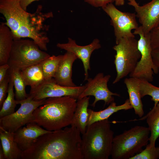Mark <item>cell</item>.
I'll use <instances>...</instances> for the list:
<instances>
[{
	"instance_id": "cell-37",
	"label": "cell",
	"mask_w": 159,
	"mask_h": 159,
	"mask_svg": "<svg viewBox=\"0 0 159 159\" xmlns=\"http://www.w3.org/2000/svg\"><path fill=\"white\" fill-rule=\"evenodd\" d=\"M0 159H5L4 153L1 144H0Z\"/></svg>"
},
{
	"instance_id": "cell-23",
	"label": "cell",
	"mask_w": 159,
	"mask_h": 159,
	"mask_svg": "<svg viewBox=\"0 0 159 159\" xmlns=\"http://www.w3.org/2000/svg\"><path fill=\"white\" fill-rule=\"evenodd\" d=\"M21 73L26 86L31 89L37 87L45 80L41 62L27 67Z\"/></svg>"
},
{
	"instance_id": "cell-38",
	"label": "cell",
	"mask_w": 159,
	"mask_h": 159,
	"mask_svg": "<svg viewBox=\"0 0 159 159\" xmlns=\"http://www.w3.org/2000/svg\"></svg>"
},
{
	"instance_id": "cell-35",
	"label": "cell",
	"mask_w": 159,
	"mask_h": 159,
	"mask_svg": "<svg viewBox=\"0 0 159 159\" xmlns=\"http://www.w3.org/2000/svg\"><path fill=\"white\" fill-rule=\"evenodd\" d=\"M20 3L22 7L25 11H26L28 6L34 1L39 0H19Z\"/></svg>"
},
{
	"instance_id": "cell-16",
	"label": "cell",
	"mask_w": 159,
	"mask_h": 159,
	"mask_svg": "<svg viewBox=\"0 0 159 159\" xmlns=\"http://www.w3.org/2000/svg\"><path fill=\"white\" fill-rule=\"evenodd\" d=\"M51 131L43 128L34 122L29 123L14 132V139L23 152L30 148L40 136Z\"/></svg>"
},
{
	"instance_id": "cell-9",
	"label": "cell",
	"mask_w": 159,
	"mask_h": 159,
	"mask_svg": "<svg viewBox=\"0 0 159 159\" xmlns=\"http://www.w3.org/2000/svg\"><path fill=\"white\" fill-rule=\"evenodd\" d=\"M46 99L35 100L27 95L24 100H16L20 106L12 114L0 118V127L11 132H14L23 125L34 122L33 113L37 107L44 104Z\"/></svg>"
},
{
	"instance_id": "cell-32",
	"label": "cell",
	"mask_w": 159,
	"mask_h": 159,
	"mask_svg": "<svg viewBox=\"0 0 159 159\" xmlns=\"http://www.w3.org/2000/svg\"><path fill=\"white\" fill-rule=\"evenodd\" d=\"M86 3L95 7L102 8L108 4L115 2V0H84Z\"/></svg>"
},
{
	"instance_id": "cell-34",
	"label": "cell",
	"mask_w": 159,
	"mask_h": 159,
	"mask_svg": "<svg viewBox=\"0 0 159 159\" xmlns=\"http://www.w3.org/2000/svg\"><path fill=\"white\" fill-rule=\"evenodd\" d=\"M152 54L153 62L159 69V50H153Z\"/></svg>"
},
{
	"instance_id": "cell-18",
	"label": "cell",
	"mask_w": 159,
	"mask_h": 159,
	"mask_svg": "<svg viewBox=\"0 0 159 159\" xmlns=\"http://www.w3.org/2000/svg\"><path fill=\"white\" fill-rule=\"evenodd\" d=\"M140 80L138 78L130 77L125 78L124 83L127 89L129 99L135 113L141 117L144 115V111L139 87Z\"/></svg>"
},
{
	"instance_id": "cell-11",
	"label": "cell",
	"mask_w": 159,
	"mask_h": 159,
	"mask_svg": "<svg viewBox=\"0 0 159 159\" xmlns=\"http://www.w3.org/2000/svg\"><path fill=\"white\" fill-rule=\"evenodd\" d=\"M85 88V85L66 87L57 84L54 78L45 81L37 87L31 89L27 94L34 100L68 96L77 100Z\"/></svg>"
},
{
	"instance_id": "cell-31",
	"label": "cell",
	"mask_w": 159,
	"mask_h": 159,
	"mask_svg": "<svg viewBox=\"0 0 159 159\" xmlns=\"http://www.w3.org/2000/svg\"><path fill=\"white\" fill-rule=\"evenodd\" d=\"M149 34L153 50H159V25L152 30Z\"/></svg>"
},
{
	"instance_id": "cell-10",
	"label": "cell",
	"mask_w": 159,
	"mask_h": 159,
	"mask_svg": "<svg viewBox=\"0 0 159 159\" xmlns=\"http://www.w3.org/2000/svg\"><path fill=\"white\" fill-rule=\"evenodd\" d=\"M102 9L110 18L111 24L114 29L116 44L122 38L135 37L132 31L139 26L135 13L122 12L112 3L108 4Z\"/></svg>"
},
{
	"instance_id": "cell-21",
	"label": "cell",
	"mask_w": 159,
	"mask_h": 159,
	"mask_svg": "<svg viewBox=\"0 0 159 159\" xmlns=\"http://www.w3.org/2000/svg\"><path fill=\"white\" fill-rule=\"evenodd\" d=\"M14 38L10 29L5 23L0 24V66L8 63Z\"/></svg>"
},
{
	"instance_id": "cell-27",
	"label": "cell",
	"mask_w": 159,
	"mask_h": 159,
	"mask_svg": "<svg viewBox=\"0 0 159 159\" xmlns=\"http://www.w3.org/2000/svg\"><path fill=\"white\" fill-rule=\"evenodd\" d=\"M14 85L11 79L9 85L7 95L3 103L0 111V118L7 116L14 113L17 104L14 99L15 93L14 92Z\"/></svg>"
},
{
	"instance_id": "cell-14",
	"label": "cell",
	"mask_w": 159,
	"mask_h": 159,
	"mask_svg": "<svg viewBox=\"0 0 159 159\" xmlns=\"http://www.w3.org/2000/svg\"><path fill=\"white\" fill-rule=\"evenodd\" d=\"M0 12L5 17V23L14 37L30 14L22 7L19 0H0Z\"/></svg>"
},
{
	"instance_id": "cell-36",
	"label": "cell",
	"mask_w": 159,
	"mask_h": 159,
	"mask_svg": "<svg viewBox=\"0 0 159 159\" xmlns=\"http://www.w3.org/2000/svg\"><path fill=\"white\" fill-rule=\"evenodd\" d=\"M125 0H115V5L116 6H121L123 5L125 3Z\"/></svg>"
},
{
	"instance_id": "cell-26",
	"label": "cell",
	"mask_w": 159,
	"mask_h": 159,
	"mask_svg": "<svg viewBox=\"0 0 159 159\" xmlns=\"http://www.w3.org/2000/svg\"><path fill=\"white\" fill-rule=\"evenodd\" d=\"M63 56H50L41 62L45 80L54 77Z\"/></svg>"
},
{
	"instance_id": "cell-25",
	"label": "cell",
	"mask_w": 159,
	"mask_h": 159,
	"mask_svg": "<svg viewBox=\"0 0 159 159\" xmlns=\"http://www.w3.org/2000/svg\"><path fill=\"white\" fill-rule=\"evenodd\" d=\"M9 71L15 88L16 100H21L26 99L27 97L25 90L26 85L21 75V71L9 68Z\"/></svg>"
},
{
	"instance_id": "cell-17",
	"label": "cell",
	"mask_w": 159,
	"mask_h": 159,
	"mask_svg": "<svg viewBox=\"0 0 159 159\" xmlns=\"http://www.w3.org/2000/svg\"><path fill=\"white\" fill-rule=\"evenodd\" d=\"M77 59L74 54L68 51L63 55L54 77L57 84L66 87L76 86L72 78V69L74 62Z\"/></svg>"
},
{
	"instance_id": "cell-4",
	"label": "cell",
	"mask_w": 159,
	"mask_h": 159,
	"mask_svg": "<svg viewBox=\"0 0 159 159\" xmlns=\"http://www.w3.org/2000/svg\"><path fill=\"white\" fill-rule=\"evenodd\" d=\"M148 127L136 126L114 137L111 154L112 159H130L141 152L148 144Z\"/></svg>"
},
{
	"instance_id": "cell-7",
	"label": "cell",
	"mask_w": 159,
	"mask_h": 159,
	"mask_svg": "<svg viewBox=\"0 0 159 159\" xmlns=\"http://www.w3.org/2000/svg\"><path fill=\"white\" fill-rule=\"evenodd\" d=\"M42 6H39L36 11L29 14L26 20L17 30L14 39L28 38L31 39L42 50H47V44L49 42L44 30L45 19L52 15V13L43 14L41 12Z\"/></svg>"
},
{
	"instance_id": "cell-12",
	"label": "cell",
	"mask_w": 159,
	"mask_h": 159,
	"mask_svg": "<svg viewBox=\"0 0 159 159\" xmlns=\"http://www.w3.org/2000/svg\"><path fill=\"white\" fill-rule=\"evenodd\" d=\"M110 78V74L104 75L102 72L98 73L93 79L88 78L85 85V88L77 100L85 97L93 96L95 98L91 105L93 107L100 100L104 101V106L114 102L113 96H120L119 94L112 92L108 88L107 83Z\"/></svg>"
},
{
	"instance_id": "cell-29",
	"label": "cell",
	"mask_w": 159,
	"mask_h": 159,
	"mask_svg": "<svg viewBox=\"0 0 159 159\" xmlns=\"http://www.w3.org/2000/svg\"><path fill=\"white\" fill-rule=\"evenodd\" d=\"M159 158V147L152 146L148 144L145 149L130 159H158Z\"/></svg>"
},
{
	"instance_id": "cell-3",
	"label": "cell",
	"mask_w": 159,
	"mask_h": 159,
	"mask_svg": "<svg viewBox=\"0 0 159 159\" xmlns=\"http://www.w3.org/2000/svg\"><path fill=\"white\" fill-rule=\"evenodd\" d=\"M113 135L108 119L87 126L82 137L84 159H108L111 155Z\"/></svg>"
},
{
	"instance_id": "cell-15",
	"label": "cell",
	"mask_w": 159,
	"mask_h": 159,
	"mask_svg": "<svg viewBox=\"0 0 159 159\" xmlns=\"http://www.w3.org/2000/svg\"><path fill=\"white\" fill-rule=\"evenodd\" d=\"M57 47L67 51L71 52L74 54L82 61L85 71L84 80H87L88 78V71L90 70V59L92 52L95 50L101 47L100 41L95 39L90 44L84 46L77 45L75 40L70 38H68L67 43H58Z\"/></svg>"
},
{
	"instance_id": "cell-5",
	"label": "cell",
	"mask_w": 159,
	"mask_h": 159,
	"mask_svg": "<svg viewBox=\"0 0 159 159\" xmlns=\"http://www.w3.org/2000/svg\"><path fill=\"white\" fill-rule=\"evenodd\" d=\"M50 56L41 50L33 40L22 38L14 39L7 63L10 69L22 71L40 63Z\"/></svg>"
},
{
	"instance_id": "cell-30",
	"label": "cell",
	"mask_w": 159,
	"mask_h": 159,
	"mask_svg": "<svg viewBox=\"0 0 159 159\" xmlns=\"http://www.w3.org/2000/svg\"><path fill=\"white\" fill-rule=\"evenodd\" d=\"M10 75L9 70L4 79L0 83V108H1L3 102L6 97L8 92Z\"/></svg>"
},
{
	"instance_id": "cell-28",
	"label": "cell",
	"mask_w": 159,
	"mask_h": 159,
	"mask_svg": "<svg viewBox=\"0 0 159 159\" xmlns=\"http://www.w3.org/2000/svg\"><path fill=\"white\" fill-rule=\"evenodd\" d=\"M139 87L142 98L149 95L151 97V100L154 102V105L159 103V87L155 86L148 81L141 80H140Z\"/></svg>"
},
{
	"instance_id": "cell-1",
	"label": "cell",
	"mask_w": 159,
	"mask_h": 159,
	"mask_svg": "<svg viewBox=\"0 0 159 159\" xmlns=\"http://www.w3.org/2000/svg\"><path fill=\"white\" fill-rule=\"evenodd\" d=\"M80 134L71 126L44 134L23 152L22 159H84Z\"/></svg>"
},
{
	"instance_id": "cell-2",
	"label": "cell",
	"mask_w": 159,
	"mask_h": 159,
	"mask_svg": "<svg viewBox=\"0 0 159 159\" xmlns=\"http://www.w3.org/2000/svg\"><path fill=\"white\" fill-rule=\"evenodd\" d=\"M77 100L68 96L46 99L44 104L34 111V122L52 131L70 125Z\"/></svg>"
},
{
	"instance_id": "cell-24",
	"label": "cell",
	"mask_w": 159,
	"mask_h": 159,
	"mask_svg": "<svg viewBox=\"0 0 159 159\" xmlns=\"http://www.w3.org/2000/svg\"><path fill=\"white\" fill-rule=\"evenodd\" d=\"M143 118L146 119L147 123L150 131L149 144L152 146H155L156 141L159 137V103L154 105L146 115L140 120Z\"/></svg>"
},
{
	"instance_id": "cell-33",
	"label": "cell",
	"mask_w": 159,
	"mask_h": 159,
	"mask_svg": "<svg viewBox=\"0 0 159 159\" xmlns=\"http://www.w3.org/2000/svg\"><path fill=\"white\" fill-rule=\"evenodd\" d=\"M10 68L8 63L0 66V83L4 79Z\"/></svg>"
},
{
	"instance_id": "cell-19",
	"label": "cell",
	"mask_w": 159,
	"mask_h": 159,
	"mask_svg": "<svg viewBox=\"0 0 159 159\" xmlns=\"http://www.w3.org/2000/svg\"><path fill=\"white\" fill-rule=\"evenodd\" d=\"M90 98L89 96H87L77 100L70 125L77 129L82 134L85 132L87 126L89 116L88 107Z\"/></svg>"
},
{
	"instance_id": "cell-20",
	"label": "cell",
	"mask_w": 159,
	"mask_h": 159,
	"mask_svg": "<svg viewBox=\"0 0 159 159\" xmlns=\"http://www.w3.org/2000/svg\"><path fill=\"white\" fill-rule=\"evenodd\" d=\"M14 132L0 127L1 145L5 159H21L23 151L19 148L14 139Z\"/></svg>"
},
{
	"instance_id": "cell-8",
	"label": "cell",
	"mask_w": 159,
	"mask_h": 159,
	"mask_svg": "<svg viewBox=\"0 0 159 159\" xmlns=\"http://www.w3.org/2000/svg\"><path fill=\"white\" fill-rule=\"evenodd\" d=\"M138 35V47L141 57L130 77H135L150 82L153 81L154 73L157 74L159 69L154 64L152 57L153 49L151 46L149 33L144 35L141 26L135 29L133 33Z\"/></svg>"
},
{
	"instance_id": "cell-13",
	"label": "cell",
	"mask_w": 159,
	"mask_h": 159,
	"mask_svg": "<svg viewBox=\"0 0 159 159\" xmlns=\"http://www.w3.org/2000/svg\"><path fill=\"white\" fill-rule=\"evenodd\" d=\"M128 0V4L134 8L144 35L159 25V0H152L142 6L135 0Z\"/></svg>"
},
{
	"instance_id": "cell-22",
	"label": "cell",
	"mask_w": 159,
	"mask_h": 159,
	"mask_svg": "<svg viewBox=\"0 0 159 159\" xmlns=\"http://www.w3.org/2000/svg\"><path fill=\"white\" fill-rule=\"evenodd\" d=\"M132 108L129 99H127L122 104L117 105L116 103L114 102L110 104L107 108L99 111H95L88 109L89 116L87 126L97 121L108 119L112 114L118 111L122 110H126Z\"/></svg>"
},
{
	"instance_id": "cell-6",
	"label": "cell",
	"mask_w": 159,
	"mask_h": 159,
	"mask_svg": "<svg viewBox=\"0 0 159 159\" xmlns=\"http://www.w3.org/2000/svg\"><path fill=\"white\" fill-rule=\"evenodd\" d=\"M116 51L114 63L117 72L115 84L129 75L134 70L141 57L135 37H124L113 47Z\"/></svg>"
}]
</instances>
